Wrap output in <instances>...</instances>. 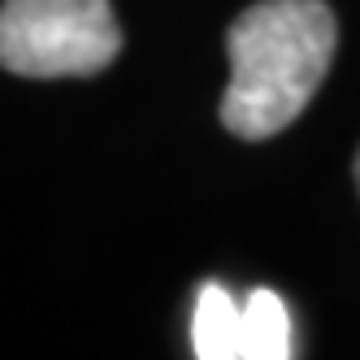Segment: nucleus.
Returning <instances> with one entry per match:
<instances>
[{
  "label": "nucleus",
  "mask_w": 360,
  "mask_h": 360,
  "mask_svg": "<svg viewBox=\"0 0 360 360\" xmlns=\"http://www.w3.org/2000/svg\"><path fill=\"white\" fill-rule=\"evenodd\" d=\"M334 13L326 0H256L226 31L230 83L221 126L239 139H269L308 109L334 61Z\"/></svg>",
  "instance_id": "obj_1"
},
{
  "label": "nucleus",
  "mask_w": 360,
  "mask_h": 360,
  "mask_svg": "<svg viewBox=\"0 0 360 360\" xmlns=\"http://www.w3.org/2000/svg\"><path fill=\"white\" fill-rule=\"evenodd\" d=\"M122 53L109 0H5L0 61L22 79H87Z\"/></svg>",
  "instance_id": "obj_2"
},
{
  "label": "nucleus",
  "mask_w": 360,
  "mask_h": 360,
  "mask_svg": "<svg viewBox=\"0 0 360 360\" xmlns=\"http://www.w3.org/2000/svg\"><path fill=\"white\" fill-rule=\"evenodd\" d=\"M239 343H243V304H235V295L217 282H204L191 313L195 360H239Z\"/></svg>",
  "instance_id": "obj_3"
},
{
  "label": "nucleus",
  "mask_w": 360,
  "mask_h": 360,
  "mask_svg": "<svg viewBox=\"0 0 360 360\" xmlns=\"http://www.w3.org/2000/svg\"><path fill=\"white\" fill-rule=\"evenodd\" d=\"M239 360H291V317L274 291H252L243 304Z\"/></svg>",
  "instance_id": "obj_4"
},
{
  "label": "nucleus",
  "mask_w": 360,
  "mask_h": 360,
  "mask_svg": "<svg viewBox=\"0 0 360 360\" xmlns=\"http://www.w3.org/2000/svg\"><path fill=\"white\" fill-rule=\"evenodd\" d=\"M356 183H360V152H356Z\"/></svg>",
  "instance_id": "obj_5"
}]
</instances>
